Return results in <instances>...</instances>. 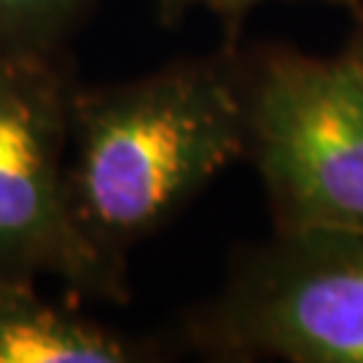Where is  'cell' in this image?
I'll list each match as a JSON object with an SVG mask.
<instances>
[{
    "instance_id": "1",
    "label": "cell",
    "mask_w": 363,
    "mask_h": 363,
    "mask_svg": "<svg viewBox=\"0 0 363 363\" xmlns=\"http://www.w3.org/2000/svg\"><path fill=\"white\" fill-rule=\"evenodd\" d=\"M242 49L234 43L105 86H73L67 208L113 304L130 298L127 256L245 156Z\"/></svg>"
},
{
    "instance_id": "2",
    "label": "cell",
    "mask_w": 363,
    "mask_h": 363,
    "mask_svg": "<svg viewBox=\"0 0 363 363\" xmlns=\"http://www.w3.org/2000/svg\"><path fill=\"white\" fill-rule=\"evenodd\" d=\"M181 339L223 363H363V229H274L186 315Z\"/></svg>"
},
{
    "instance_id": "3",
    "label": "cell",
    "mask_w": 363,
    "mask_h": 363,
    "mask_svg": "<svg viewBox=\"0 0 363 363\" xmlns=\"http://www.w3.org/2000/svg\"><path fill=\"white\" fill-rule=\"evenodd\" d=\"M242 94L274 229H363V84L345 54L245 49Z\"/></svg>"
},
{
    "instance_id": "4",
    "label": "cell",
    "mask_w": 363,
    "mask_h": 363,
    "mask_svg": "<svg viewBox=\"0 0 363 363\" xmlns=\"http://www.w3.org/2000/svg\"><path fill=\"white\" fill-rule=\"evenodd\" d=\"M78 81L67 57L0 54V280L57 277L113 301L67 208V130Z\"/></svg>"
},
{
    "instance_id": "5",
    "label": "cell",
    "mask_w": 363,
    "mask_h": 363,
    "mask_svg": "<svg viewBox=\"0 0 363 363\" xmlns=\"http://www.w3.org/2000/svg\"><path fill=\"white\" fill-rule=\"evenodd\" d=\"M35 286L0 280V363H145L159 358L154 345L57 307Z\"/></svg>"
},
{
    "instance_id": "6",
    "label": "cell",
    "mask_w": 363,
    "mask_h": 363,
    "mask_svg": "<svg viewBox=\"0 0 363 363\" xmlns=\"http://www.w3.org/2000/svg\"><path fill=\"white\" fill-rule=\"evenodd\" d=\"M97 0H0V54L67 57Z\"/></svg>"
},
{
    "instance_id": "7",
    "label": "cell",
    "mask_w": 363,
    "mask_h": 363,
    "mask_svg": "<svg viewBox=\"0 0 363 363\" xmlns=\"http://www.w3.org/2000/svg\"><path fill=\"white\" fill-rule=\"evenodd\" d=\"M261 3H267V0H151L159 22H164V25H178L183 16L194 9H208L229 30V38L240 33V25L245 22V16ZM320 3L345 9L347 13H352L355 22L363 19V0H320Z\"/></svg>"
},
{
    "instance_id": "8",
    "label": "cell",
    "mask_w": 363,
    "mask_h": 363,
    "mask_svg": "<svg viewBox=\"0 0 363 363\" xmlns=\"http://www.w3.org/2000/svg\"><path fill=\"white\" fill-rule=\"evenodd\" d=\"M345 60L350 62V67L355 70V76L358 81L363 84V19L355 22V30H352L350 40H347V46H345Z\"/></svg>"
}]
</instances>
